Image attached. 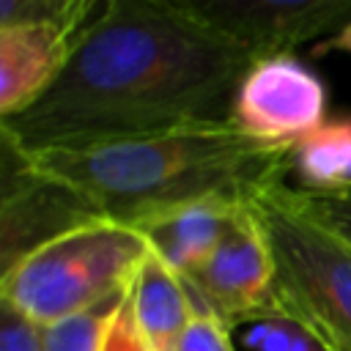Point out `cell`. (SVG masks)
I'll list each match as a JSON object with an SVG mask.
<instances>
[{"mask_svg":"<svg viewBox=\"0 0 351 351\" xmlns=\"http://www.w3.org/2000/svg\"><path fill=\"white\" fill-rule=\"evenodd\" d=\"M99 351H151L145 335H143L140 326H137V318H134L129 293H126L123 304L115 310L112 321L107 324Z\"/></svg>","mask_w":351,"mask_h":351,"instance_id":"cell-16","label":"cell"},{"mask_svg":"<svg viewBox=\"0 0 351 351\" xmlns=\"http://www.w3.org/2000/svg\"><path fill=\"white\" fill-rule=\"evenodd\" d=\"M244 195V192H241ZM241 195H208L132 222L178 277L195 274L225 239L241 208Z\"/></svg>","mask_w":351,"mask_h":351,"instance_id":"cell-9","label":"cell"},{"mask_svg":"<svg viewBox=\"0 0 351 351\" xmlns=\"http://www.w3.org/2000/svg\"><path fill=\"white\" fill-rule=\"evenodd\" d=\"M288 170L310 192L351 186V115H335L288 148Z\"/></svg>","mask_w":351,"mask_h":351,"instance_id":"cell-11","label":"cell"},{"mask_svg":"<svg viewBox=\"0 0 351 351\" xmlns=\"http://www.w3.org/2000/svg\"><path fill=\"white\" fill-rule=\"evenodd\" d=\"M192 5L230 33L252 60L282 55L351 19V0H208Z\"/></svg>","mask_w":351,"mask_h":351,"instance_id":"cell-8","label":"cell"},{"mask_svg":"<svg viewBox=\"0 0 351 351\" xmlns=\"http://www.w3.org/2000/svg\"><path fill=\"white\" fill-rule=\"evenodd\" d=\"M184 280L228 326L239 321L277 318L271 252L244 197L214 255Z\"/></svg>","mask_w":351,"mask_h":351,"instance_id":"cell-7","label":"cell"},{"mask_svg":"<svg viewBox=\"0 0 351 351\" xmlns=\"http://www.w3.org/2000/svg\"><path fill=\"white\" fill-rule=\"evenodd\" d=\"M244 346L252 351H324L307 332L282 318L258 321L255 329L244 335Z\"/></svg>","mask_w":351,"mask_h":351,"instance_id":"cell-13","label":"cell"},{"mask_svg":"<svg viewBox=\"0 0 351 351\" xmlns=\"http://www.w3.org/2000/svg\"><path fill=\"white\" fill-rule=\"evenodd\" d=\"M307 208L329 228L335 230L346 244H351V186L343 189H324V192H310L299 189Z\"/></svg>","mask_w":351,"mask_h":351,"instance_id":"cell-14","label":"cell"},{"mask_svg":"<svg viewBox=\"0 0 351 351\" xmlns=\"http://www.w3.org/2000/svg\"><path fill=\"white\" fill-rule=\"evenodd\" d=\"M148 252L151 244L132 225L107 217L82 219L5 269L3 304L47 329L129 288Z\"/></svg>","mask_w":351,"mask_h":351,"instance_id":"cell-4","label":"cell"},{"mask_svg":"<svg viewBox=\"0 0 351 351\" xmlns=\"http://www.w3.org/2000/svg\"><path fill=\"white\" fill-rule=\"evenodd\" d=\"M0 351H44L41 348V329L5 304H3Z\"/></svg>","mask_w":351,"mask_h":351,"instance_id":"cell-17","label":"cell"},{"mask_svg":"<svg viewBox=\"0 0 351 351\" xmlns=\"http://www.w3.org/2000/svg\"><path fill=\"white\" fill-rule=\"evenodd\" d=\"M329 52H351V19L335 36H329L324 44H315L313 49V55H329Z\"/></svg>","mask_w":351,"mask_h":351,"instance_id":"cell-18","label":"cell"},{"mask_svg":"<svg viewBox=\"0 0 351 351\" xmlns=\"http://www.w3.org/2000/svg\"><path fill=\"white\" fill-rule=\"evenodd\" d=\"M326 88L321 77L291 52L252 60L230 101L228 121L247 137L291 148L324 123Z\"/></svg>","mask_w":351,"mask_h":351,"instance_id":"cell-5","label":"cell"},{"mask_svg":"<svg viewBox=\"0 0 351 351\" xmlns=\"http://www.w3.org/2000/svg\"><path fill=\"white\" fill-rule=\"evenodd\" d=\"M129 299L151 351H178L192 318V307L184 280L159 255L148 252L137 266L129 285Z\"/></svg>","mask_w":351,"mask_h":351,"instance_id":"cell-10","label":"cell"},{"mask_svg":"<svg viewBox=\"0 0 351 351\" xmlns=\"http://www.w3.org/2000/svg\"><path fill=\"white\" fill-rule=\"evenodd\" d=\"M285 173L263 176L241 195L271 252L277 318L324 351H351V244L307 208Z\"/></svg>","mask_w":351,"mask_h":351,"instance_id":"cell-3","label":"cell"},{"mask_svg":"<svg viewBox=\"0 0 351 351\" xmlns=\"http://www.w3.org/2000/svg\"><path fill=\"white\" fill-rule=\"evenodd\" d=\"M178 351H233L228 324L217 313H192Z\"/></svg>","mask_w":351,"mask_h":351,"instance_id":"cell-15","label":"cell"},{"mask_svg":"<svg viewBox=\"0 0 351 351\" xmlns=\"http://www.w3.org/2000/svg\"><path fill=\"white\" fill-rule=\"evenodd\" d=\"M252 55L192 3L112 0L55 85L3 118L5 148H93L225 121Z\"/></svg>","mask_w":351,"mask_h":351,"instance_id":"cell-1","label":"cell"},{"mask_svg":"<svg viewBox=\"0 0 351 351\" xmlns=\"http://www.w3.org/2000/svg\"><path fill=\"white\" fill-rule=\"evenodd\" d=\"M96 3L60 0L41 19L0 25V112L14 118L38 101L69 66Z\"/></svg>","mask_w":351,"mask_h":351,"instance_id":"cell-6","label":"cell"},{"mask_svg":"<svg viewBox=\"0 0 351 351\" xmlns=\"http://www.w3.org/2000/svg\"><path fill=\"white\" fill-rule=\"evenodd\" d=\"M129 288L107 296L104 302L69 315L47 329H41V348L44 351H99L107 324L112 321L115 310L123 304Z\"/></svg>","mask_w":351,"mask_h":351,"instance_id":"cell-12","label":"cell"},{"mask_svg":"<svg viewBox=\"0 0 351 351\" xmlns=\"http://www.w3.org/2000/svg\"><path fill=\"white\" fill-rule=\"evenodd\" d=\"M11 154L88 214L126 225L197 197L241 195L263 176L288 170V148L258 143L228 118L77 151Z\"/></svg>","mask_w":351,"mask_h":351,"instance_id":"cell-2","label":"cell"}]
</instances>
